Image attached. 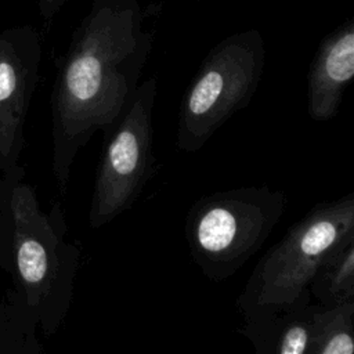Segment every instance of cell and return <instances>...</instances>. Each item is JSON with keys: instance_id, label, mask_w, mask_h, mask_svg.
Listing matches in <instances>:
<instances>
[{"instance_id": "obj_1", "label": "cell", "mask_w": 354, "mask_h": 354, "mask_svg": "<svg viewBox=\"0 0 354 354\" xmlns=\"http://www.w3.org/2000/svg\"><path fill=\"white\" fill-rule=\"evenodd\" d=\"M147 44L131 11H98L75 37L50 100L51 169L61 192L66 191L80 149L115 123L137 88Z\"/></svg>"}, {"instance_id": "obj_2", "label": "cell", "mask_w": 354, "mask_h": 354, "mask_svg": "<svg viewBox=\"0 0 354 354\" xmlns=\"http://www.w3.org/2000/svg\"><path fill=\"white\" fill-rule=\"evenodd\" d=\"M18 178L10 192V293L44 336L58 332L71 310L80 268V246L68 239L61 203L43 210L32 184Z\"/></svg>"}, {"instance_id": "obj_3", "label": "cell", "mask_w": 354, "mask_h": 354, "mask_svg": "<svg viewBox=\"0 0 354 354\" xmlns=\"http://www.w3.org/2000/svg\"><path fill=\"white\" fill-rule=\"evenodd\" d=\"M286 203L283 191L266 184L198 198L184 223L192 261L210 281L221 282L234 277L266 243Z\"/></svg>"}, {"instance_id": "obj_4", "label": "cell", "mask_w": 354, "mask_h": 354, "mask_svg": "<svg viewBox=\"0 0 354 354\" xmlns=\"http://www.w3.org/2000/svg\"><path fill=\"white\" fill-rule=\"evenodd\" d=\"M350 239H354V192L314 205L257 261L236 297L238 313L292 303L307 289L321 260Z\"/></svg>"}, {"instance_id": "obj_5", "label": "cell", "mask_w": 354, "mask_h": 354, "mask_svg": "<svg viewBox=\"0 0 354 354\" xmlns=\"http://www.w3.org/2000/svg\"><path fill=\"white\" fill-rule=\"evenodd\" d=\"M264 69V48L256 33L218 44L202 62L183 94L176 147L198 152L238 111L253 100Z\"/></svg>"}, {"instance_id": "obj_6", "label": "cell", "mask_w": 354, "mask_h": 354, "mask_svg": "<svg viewBox=\"0 0 354 354\" xmlns=\"http://www.w3.org/2000/svg\"><path fill=\"white\" fill-rule=\"evenodd\" d=\"M156 95V77L138 84L115 123L102 133L104 149L88 209L93 230L129 210L156 173L152 122Z\"/></svg>"}, {"instance_id": "obj_7", "label": "cell", "mask_w": 354, "mask_h": 354, "mask_svg": "<svg viewBox=\"0 0 354 354\" xmlns=\"http://www.w3.org/2000/svg\"><path fill=\"white\" fill-rule=\"evenodd\" d=\"M40 57L39 35L32 26H10L0 32V173L19 166Z\"/></svg>"}, {"instance_id": "obj_8", "label": "cell", "mask_w": 354, "mask_h": 354, "mask_svg": "<svg viewBox=\"0 0 354 354\" xmlns=\"http://www.w3.org/2000/svg\"><path fill=\"white\" fill-rule=\"evenodd\" d=\"M354 77V26L348 24L319 47L307 76V113L314 122L333 119Z\"/></svg>"}, {"instance_id": "obj_9", "label": "cell", "mask_w": 354, "mask_h": 354, "mask_svg": "<svg viewBox=\"0 0 354 354\" xmlns=\"http://www.w3.org/2000/svg\"><path fill=\"white\" fill-rule=\"evenodd\" d=\"M311 299L307 288L289 304L243 314L238 333L252 343L256 354H306L315 308Z\"/></svg>"}, {"instance_id": "obj_10", "label": "cell", "mask_w": 354, "mask_h": 354, "mask_svg": "<svg viewBox=\"0 0 354 354\" xmlns=\"http://www.w3.org/2000/svg\"><path fill=\"white\" fill-rule=\"evenodd\" d=\"M308 290L322 306L354 301V239L329 252L315 268Z\"/></svg>"}, {"instance_id": "obj_11", "label": "cell", "mask_w": 354, "mask_h": 354, "mask_svg": "<svg viewBox=\"0 0 354 354\" xmlns=\"http://www.w3.org/2000/svg\"><path fill=\"white\" fill-rule=\"evenodd\" d=\"M354 301L315 304L311 321L310 354H353Z\"/></svg>"}, {"instance_id": "obj_12", "label": "cell", "mask_w": 354, "mask_h": 354, "mask_svg": "<svg viewBox=\"0 0 354 354\" xmlns=\"http://www.w3.org/2000/svg\"><path fill=\"white\" fill-rule=\"evenodd\" d=\"M35 318L7 290L0 301V354H40Z\"/></svg>"}, {"instance_id": "obj_13", "label": "cell", "mask_w": 354, "mask_h": 354, "mask_svg": "<svg viewBox=\"0 0 354 354\" xmlns=\"http://www.w3.org/2000/svg\"><path fill=\"white\" fill-rule=\"evenodd\" d=\"M25 177V169L18 167L0 173V268L10 274L11 271V214L10 192L12 184Z\"/></svg>"}, {"instance_id": "obj_14", "label": "cell", "mask_w": 354, "mask_h": 354, "mask_svg": "<svg viewBox=\"0 0 354 354\" xmlns=\"http://www.w3.org/2000/svg\"><path fill=\"white\" fill-rule=\"evenodd\" d=\"M65 0H39L40 15L44 21H50L55 12L59 10Z\"/></svg>"}]
</instances>
